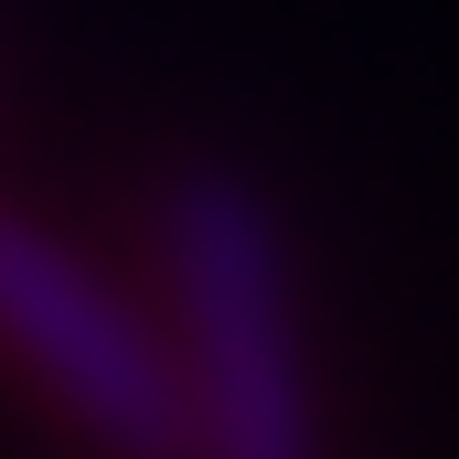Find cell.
<instances>
[{
    "mask_svg": "<svg viewBox=\"0 0 459 459\" xmlns=\"http://www.w3.org/2000/svg\"><path fill=\"white\" fill-rule=\"evenodd\" d=\"M150 310L182 374L193 459H332L299 246L246 160H171L150 193Z\"/></svg>",
    "mask_w": 459,
    "mask_h": 459,
    "instance_id": "6da1fadb",
    "label": "cell"
},
{
    "mask_svg": "<svg viewBox=\"0 0 459 459\" xmlns=\"http://www.w3.org/2000/svg\"><path fill=\"white\" fill-rule=\"evenodd\" d=\"M0 363H22V385L97 459H193L160 310L22 204H0Z\"/></svg>",
    "mask_w": 459,
    "mask_h": 459,
    "instance_id": "7a4b0ae2",
    "label": "cell"
}]
</instances>
